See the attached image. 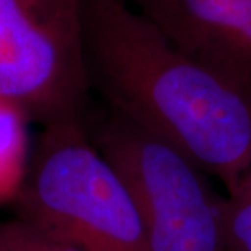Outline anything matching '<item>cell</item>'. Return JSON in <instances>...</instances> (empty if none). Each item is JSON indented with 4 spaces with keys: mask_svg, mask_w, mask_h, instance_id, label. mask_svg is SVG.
Wrapping results in <instances>:
<instances>
[{
    "mask_svg": "<svg viewBox=\"0 0 251 251\" xmlns=\"http://www.w3.org/2000/svg\"><path fill=\"white\" fill-rule=\"evenodd\" d=\"M123 2H127V3H134V2H137V0H123Z\"/></svg>",
    "mask_w": 251,
    "mask_h": 251,
    "instance_id": "obj_12",
    "label": "cell"
},
{
    "mask_svg": "<svg viewBox=\"0 0 251 251\" xmlns=\"http://www.w3.org/2000/svg\"><path fill=\"white\" fill-rule=\"evenodd\" d=\"M0 251H36L22 219L0 222Z\"/></svg>",
    "mask_w": 251,
    "mask_h": 251,
    "instance_id": "obj_9",
    "label": "cell"
},
{
    "mask_svg": "<svg viewBox=\"0 0 251 251\" xmlns=\"http://www.w3.org/2000/svg\"><path fill=\"white\" fill-rule=\"evenodd\" d=\"M134 3L178 49L205 64L242 22L250 0H137Z\"/></svg>",
    "mask_w": 251,
    "mask_h": 251,
    "instance_id": "obj_5",
    "label": "cell"
},
{
    "mask_svg": "<svg viewBox=\"0 0 251 251\" xmlns=\"http://www.w3.org/2000/svg\"><path fill=\"white\" fill-rule=\"evenodd\" d=\"M83 0H0V100L31 121L83 118Z\"/></svg>",
    "mask_w": 251,
    "mask_h": 251,
    "instance_id": "obj_4",
    "label": "cell"
},
{
    "mask_svg": "<svg viewBox=\"0 0 251 251\" xmlns=\"http://www.w3.org/2000/svg\"><path fill=\"white\" fill-rule=\"evenodd\" d=\"M230 202L235 204H250L251 202V162L247 165V168L243 170L240 175L237 184L232 189V193H228L227 198Z\"/></svg>",
    "mask_w": 251,
    "mask_h": 251,
    "instance_id": "obj_11",
    "label": "cell"
},
{
    "mask_svg": "<svg viewBox=\"0 0 251 251\" xmlns=\"http://www.w3.org/2000/svg\"><path fill=\"white\" fill-rule=\"evenodd\" d=\"M90 135L132 196L150 251H225V199L193 160L113 109Z\"/></svg>",
    "mask_w": 251,
    "mask_h": 251,
    "instance_id": "obj_3",
    "label": "cell"
},
{
    "mask_svg": "<svg viewBox=\"0 0 251 251\" xmlns=\"http://www.w3.org/2000/svg\"><path fill=\"white\" fill-rule=\"evenodd\" d=\"M205 64L251 97V0L238 26Z\"/></svg>",
    "mask_w": 251,
    "mask_h": 251,
    "instance_id": "obj_7",
    "label": "cell"
},
{
    "mask_svg": "<svg viewBox=\"0 0 251 251\" xmlns=\"http://www.w3.org/2000/svg\"><path fill=\"white\" fill-rule=\"evenodd\" d=\"M90 82L111 109L167 140L228 193L251 162V97L178 49L123 0H83Z\"/></svg>",
    "mask_w": 251,
    "mask_h": 251,
    "instance_id": "obj_1",
    "label": "cell"
},
{
    "mask_svg": "<svg viewBox=\"0 0 251 251\" xmlns=\"http://www.w3.org/2000/svg\"><path fill=\"white\" fill-rule=\"evenodd\" d=\"M15 202L18 219L87 251H150L132 196L83 118L43 126Z\"/></svg>",
    "mask_w": 251,
    "mask_h": 251,
    "instance_id": "obj_2",
    "label": "cell"
},
{
    "mask_svg": "<svg viewBox=\"0 0 251 251\" xmlns=\"http://www.w3.org/2000/svg\"><path fill=\"white\" fill-rule=\"evenodd\" d=\"M25 225H26L29 240H31L33 247L36 251H87V250H83L80 247H75V245H72V243L64 242V240L54 238V237H51V235L34 228L33 225H29L26 222H25Z\"/></svg>",
    "mask_w": 251,
    "mask_h": 251,
    "instance_id": "obj_10",
    "label": "cell"
},
{
    "mask_svg": "<svg viewBox=\"0 0 251 251\" xmlns=\"http://www.w3.org/2000/svg\"><path fill=\"white\" fill-rule=\"evenodd\" d=\"M225 251H251V202H224Z\"/></svg>",
    "mask_w": 251,
    "mask_h": 251,
    "instance_id": "obj_8",
    "label": "cell"
},
{
    "mask_svg": "<svg viewBox=\"0 0 251 251\" xmlns=\"http://www.w3.org/2000/svg\"><path fill=\"white\" fill-rule=\"evenodd\" d=\"M26 114L0 100V204L15 201L26 178L31 152Z\"/></svg>",
    "mask_w": 251,
    "mask_h": 251,
    "instance_id": "obj_6",
    "label": "cell"
}]
</instances>
